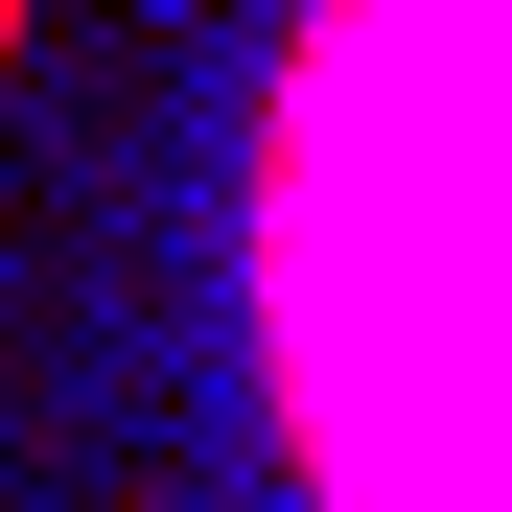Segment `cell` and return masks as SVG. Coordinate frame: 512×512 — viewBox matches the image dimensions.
Segmentation results:
<instances>
[{"instance_id": "cell-1", "label": "cell", "mask_w": 512, "mask_h": 512, "mask_svg": "<svg viewBox=\"0 0 512 512\" xmlns=\"http://www.w3.org/2000/svg\"><path fill=\"white\" fill-rule=\"evenodd\" d=\"M256 396L326 512H512V0H303L256 94Z\"/></svg>"}]
</instances>
